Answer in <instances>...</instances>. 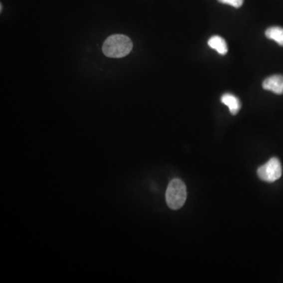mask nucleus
Segmentation results:
<instances>
[{
  "instance_id": "obj_1",
  "label": "nucleus",
  "mask_w": 283,
  "mask_h": 283,
  "mask_svg": "<svg viewBox=\"0 0 283 283\" xmlns=\"http://www.w3.org/2000/svg\"><path fill=\"white\" fill-rule=\"evenodd\" d=\"M132 42L129 37L121 34L110 35L102 46L104 54L109 57L120 58L128 55L132 51Z\"/></svg>"
},
{
  "instance_id": "obj_2",
  "label": "nucleus",
  "mask_w": 283,
  "mask_h": 283,
  "mask_svg": "<svg viewBox=\"0 0 283 283\" xmlns=\"http://www.w3.org/2000/svg\"><path fill=\"white\" fill-rule=\"evenodd\" d=\"M187 187L180 179H173L169 183L165 194L167 205L172 210L183 207L187 200Z\"/></svg>"
},
{
  "instance_id": "obj_3",
  "label": "nucleus",
  "mask_w": 283,
  "mask_h": 283,
  "mask_svg": "<svg viewBox=\"0 0 283 283\" xmlns=\"http://www.w3.org/2000/svg\"><path fill=\"white\" fill-rule=\"evenodd\" d=\"M283 174L281 162L276 157H272L258 170V177L263 181L273 183L279 180Z\"/></svg>"
},
{
  "instance_id": "obj_4",
  "label": "nucleus",
  "mask_w": 283,
  "mask_h": 283,
  "mask_svg": "<svg viewBox=\"0 0 283 283\" xmlns=\"http://www.w3.org/2000/svg\"><path fill=\"white\" fill-rule=\"evenodd\" d=\"M264 89L272 91L276 94H283V76L281 75H274L269 76L263 83Z\"/></svg>"
},
{
  "instance_id": "obj_5",
  "label": "nucleus",
  "mask_w": 283,
  "mask_h": 283,
  "mask_svg": "<svg viewBox=\"0 0 283 283\" xmlns=\"http://www.w3.org/2000/svg\"><path fill=\"white\" fill-rule=\"evenodd\" d=\"M221 102H222L223 104L226 105V106L229 108L230 112L233 115L237 114L239 110H240V101H239V98L235 96L234 94H229V93L224 94V95L221 97Z\"/></svg>"
},
{
  "instance_id": "obj_6",
  "label": "nucleus",
  "mask_w": 283,
  "mask_h": 283,
  "mask_svg": "<svg viewBox=\"0 0 283 283\" xmlns=\"http://www.w3.org/2000/svg\"><path fill=\"white\" fill-rule=\"evenodd\" d=\"M208 44L213 50H217L221 55H225L228 53V44L225 39L219 35L212 36L208 41Z\"/></svg>"
},
{
  "instance_id": "obj_7",
  "label": "nucleus",
  "mask_w": 283,
  "mask_h": 283,
  "mask_svg": "<svg viewBox=\"0 0 283 283\" xmlns=\"http://www.w3.org/2000/svg\"><path fill=\"white\" fill-rule=\"evenodd\" d=\"M267 38L276 41L278 44L283 46V28L282 27H271L265 31Z\"/></svg>"
},
{
  "instance_id": "obj_8",
  "label": "nucleus",
  "mask_w": 283,
  "mask_h": 283,
  "mask_svg": "<svg viewBox=\"0 0 283 283\" xmlns=\"http://www.w3.org/2000/svg\"><path fill=\"white\" fill-rule=\"evenodd\" d=\"M218 1L221 3L228 4L235 8L241 7L244 2V0H218Z\"/></svg>"
}]
</instances>
